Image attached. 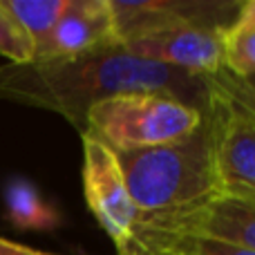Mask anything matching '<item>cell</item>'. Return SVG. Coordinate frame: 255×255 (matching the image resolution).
I'll return each instance as SVG.
<instances>
[{"label": "cell", "instance_id": "cell-1", "mask_svg": "<svg viewBox=\"0 0 255 255\" xmlns=\"http://www.w3.org/2000/svg\"><path fill=\"white\" fill-rule=\"evenodd\" d=\"M121 92H157L204 110L211 83L204 76L150 63L124 45L76 58H43L0 65V101L40 108L67 119L79 132L97 101Z\"/></svg>", "mask_w": 255, "mask_h": 255}, {"label": "cell", "instance_id": "cell-2", "mask_svg": "<svg viewBox=\"0 0 255 255\" xmlns=\"http://www.w3.org/2000/svg\"><path fill=\"white\" fill-rule=\"evenodd\" d=\"M139 220L193 222L202 231L222 195L206 115L195 134L157 148L115 152Z\"/></svg>", "mask_w": 255, "mask_h": 255}, {"label": "cell", "instance_id": "cell-3", "mask_svg": "<svg viewBox=\"0 0 255 255\" xmlns=\"http://www.w3.org/2000/svg\"><path fill=\"white\" fill-rule=\"evenodd\" d=\"M204 110L157 92H121L97 101L85 115L81 134L106 143L112 152L157 148L195 134Z\"/></svg>", "mask_w": 255, "mask_h": 255}, {"label": "cell", "instance_id": "cell-4", "mask_svg": "<svg viewBox=\"0 0 255 255\" xmlns=\"http://www.w3.org/2000/svg\"><path fill=\"white\" fill-rule=\"evenodd\" d=\"M204 115L211 128L222 195L255 202V117L213 85Z\"/></svg>", "mask_w": 255, "mask_h": 255}, {"label": "cell", "instance_id": "cell-5", "mask_svg": "<svg viewBox=\"0 0 255 255\" xmlns=\"http://www.w3.org/2000/svg\"><path fill=\"white\" fill-rule=\"evenodd\" d=\"M83 141V190L88 208L119 251L126 247L139 222L117 154L106 143L81 134Z\"/></svg>", "mask_w": 255, "mask_h": 255}, {"label": "cell", "instance_id": "cell-6", "mask_svg": "<svg viewBox=\"0 0 255 255\" xmlns=\"http://www.w3.org/2000/svg\"><path fill=\"white\" fill-rule=\"evenodd\" d=\"M222 29L224 27L181 25L126 43V52L150 63L188 72L193 76H215L222 63Z\"/></svg>", "mask_w": 255, "mask_h": 255}, {"label": "cell", "instance_id": "cell-7", "mask_svg": "<svg viewBox=\"0 0 255 255\" xmlns=\"http://www.w3.org/2000/svg\"><path fill=\"white\" fill-rule=\"evenodd\" d=\"M119 45L181 25L226 27L229 4L197 0H108Z\"/></svg>", "mask_w": 255, "mask_h": 255}, {"label": "cell", "instance_id": "cell-8", "mask_svg": "<svg viewBox=\"0 0 255 255\" xmlns=\"http://www.w3.org/2000/svg\"><path fill=\"white\" fill-rule=\"evenodd\" d=\"M115 45H119V38L108 0H70L45 49L34 61L76 58Z\"/></svg>", "mask_w": 255, "mask_h": 255}, {"label": "cell", "instance_id": "cell-9", "mask_svg": "<svg viewBox=\"0 0 255 255\" xmlns=\"http://www.w3.org/2000/svg\"><path fill=\"white\" fill-rule=\"evenodd\" d=\"M202 238L255 251V202L220 197L204 217Z\"/></svg>", "mask_w": 255, "mask_h": 255}, {"label": "cell", "instance_id": "cell-10", "mask_svg": "<svg viewBox=\"0 0 255 255\" xmlns=\"http://www.w3.org/2000/svg\"><path fill=\"white\" fill-rule=\"evenodd\" d=\"M34 45V58L45 49L70 0H0Z\"/></svg>", "mask_w": 255, "mask_h": 255}, {"label": "cell", "instance_id": "cell-11", "mask_svg": "<svg viewBox=\"0 0 255 255\" xmlns=\"http://www.w3.org/2000/svg\"><path fill=\"white\" fill-rule=\"evenodd\" d=\"M4 206H7V220L16 229L49 231L56 229L58 222H61L58 213L27 181H13V184L7 186Z\"/></svg>", "mask_w": 255, "mask_h": 255}, {"label": "cell", "instance_id": "cell-12", "mask_svg": "<svg viewBox=\"0 0 255 255\" xmlns=\"http://www.w3.org/2000/svg\"><path fill=\"white\" fill-rule=\"evenodd\" d=\"M222 63L233 76L255 74V25L231 22L222 29Z\"/></svg>", "mask_w": 255, "mask_h": 255}, {"label": "cell", "instance_id": "cell-13", "mask_svg": "<svg viewBox=\"0 0 255 255\" xmlns=\"http://www.w3.org/2000/svg\"><path fill=\"white\" fill-rule=\"evenodd\" d=\"M0 54L9 58V63H29L34 61V45L29 36L20 29L11 13L0 2Z\"/></svg>", "mask_w": 255, "mask_h": 255}, {"label": "cell", "instance_id": "cell-14", "mask_svg": "<svg viewBox=\"0 0 255 255\" xmlns=\"http://www.w3.org/2000/svg\"><path fill=\"white\" fill-rule=\"evenodd\" d=\"M213 88H217L222 94L231 99L235 106H240L244 112L255 117V74L253 76H233L222 67L215 76H208Z\"/></svg>", "mask_w": 255, "mask_h": 255}, {"label": "cell", "instance_id": "cell-15", "mask_svg": "<svg viewBox=\"0 0 255 255\" xmlns=\"http://www.w3.org/2000/svg\"><path fill=\"white\" fill-rule=\"evenodd\" d=\"M197 255H255V251L233 247V244L226 242H217L211 238H197Z\"/></svg>", "mask_w": 255, "mask_h": 255}, {"label": "cell", "instance_id": "cell-16", "mask_svg": "<svg viewBox=\"0 0 255 255\" xmlns=\"http://www.w3.org/2000/svg\"><path fill=\"white\" fill-rule=\"evenodd\" d=\"M0 255H54V253L38 251V249L25 247V244L13 242V240H7L0 235Z\"/></svg>", "mask_w": 255, "mask_h": 255}, {"label": "cell", "instance_id": "cell-17", "mask_svg": "<svg viewBox=\"0 0 255 255\" xmlns=\"http://www.w3.org/2000/svg\"><path fill=\"white\" fill-rule=\"evenodd\" d=\"M233 22H240V25H255V0H249L242 7L238 9V16H235Z\"/></svg>", "mask_w": 255, "mask_h": 255}]
</instances>
